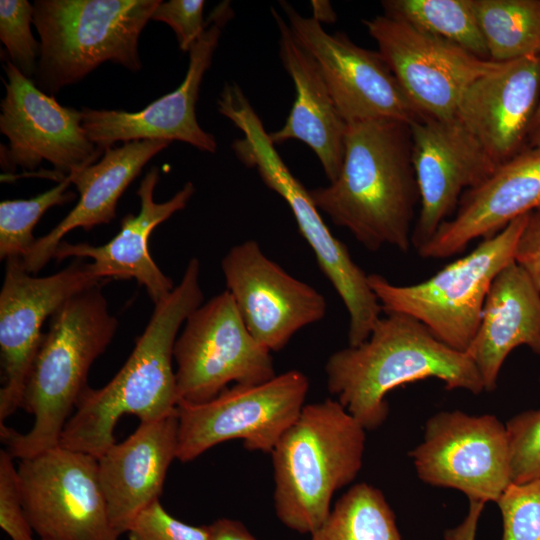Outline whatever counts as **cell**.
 <instances>
[{
  "label": "cell",
  "mask_w": 540,
  "mask_h": 540,
  "mask_svg": "<svg viewBox=\"0 0 540 540\" xmlns=\"http://www.w3.org/2000/svg\"><path fill=\"white\" fill-rule=\"evenodd\" d=\"M409 126L420 197L412 234V246L418 250L454 215L463 193L485 180L497 165L457 118L421 117Z\"/></svg>",
  "instance_id": "cell-19"
},
{
  "label": "cell",
  "mask_w": 540,
  "mask_h": 540,
  "mask_svg": "<svg viewBox=\"0 0 540 540\" xmlns=\"http://www.w3.org/2000/svg\"><path fill=\"white\" fill-rule=\"evenodd\" d=\"M221 268L245 326L270 352L327 313L325 297L268 258L255 240L231 247Z\"/></svg>",
  "instance_id": "cell-17"
},
{
  "label": "cell",
  "mask_w": 540,
  "mask_h": 540,
  "mask_svg": "<svg viewBox=\"0 0 540 540\" xmlns=\"http://www.w3.org/2000/svg\"><path fill=\"white\" fill-rule=\"evenodd\" d=\"M514 260L540 291V210L529 214L516 245Z\"/></svg>",
  "instance_id": "cell-37"
},
{
  "label": "cell",
  "mask_w": 540,
  "mask_h": 540,
  "mask_svg": "<svg viewBox=\"0 0 540 540\" xmlns=\"http://www.w3.org/2000/svg\"><path fill=\"white\" fill-rule=\"evenodd\" d=\"M164 140H135L108 148L100 161L68 177L79 192L76 206L50 232L38 238L21 261L30 274L38 273L52 258L63 237L76 228L84 230L110 223L118 200L146 163L167 148Z\"/></svg>",
  "instance_id": "cell-25"
},
{
  "label": "cell",
  "mask_w": 540,
  "mask_h": 540,
  "mask_svg": "<svg viewBox=\"0 0 540 540\" xmlns=\"http://www.w3.org/2000/svg\"><path fill=\"white\" fill-rule=\"evenodd\" d=\"M233 16L229 2L219 4L206 20V28L189 51L183 82L174 91L156 99L138 112L83 107L82 125L103 153L118 141H182L214 153L215 137L204 131L196 117V103L205 72L212 63L222 29Z\"/></svg>",
  "instance_id": "cell-18"
},
{
  "label": "cell",
  "mask_w": 540,
  "mask_h": 540,
  "mask_svg": "<svg viewBox=\"0 0 540 540\" xmlns=\"http://www.w3.org/2000/svg\"><path fill=\"white\" fill-rule=\"evenodd\" d=\"M160 179L159 168L153 166L141 180L137 190L140 210L137 215L127 214L121 220L119 232L106 244L62 241L54 255L57 261L69 257L89 258L92 273L100 280L135 279L144 286L154 304L166 298L175 288L173 281L154 262L149 251L153 230L173 214L183 210L195 192L192 182H187L169 200L154 201L153 194Z\"/></svg>",
  "instance_id": "cell-22"
},
{
  "label": "cell",
  "mask_w": 540,
  "mask_h": 540,
  "mask_svg": "<svg viewBox=\"0 0 540 540\" xmlns=\"http://www.w3.org/2000/svg\"><path fill=\"white\" fill-rule=\"evenodd\" d=\"M527 147L540 150V129L530 135Z\"/></svg>",
  "instance_id": "cell-41"
},
{
  "label": "cell",
  "mask_w": 540,
  "mask_h": 540,
  "mask_svg": "<svg viewBox=\"0 0 540 540\" xmlns=\"http://www.w3.org/2000/svg\"><path fill=\"white\" fill-rule=\"evenodd\" d=\"M309 386L304 373L289 370L261 384L226 388L204 403L179 401L177 459L190 462L230 440L271 453L300 415Z\"/></svg>",
  "instance_id": "cell-9"
},
{
  "label": "cell",
  "mask_w": 540,
  "mask_h": 540,
  "mask_svg": "<svg viewBox=\"0 0 540 540\" xmlns=\"http://www.w3.org/2000/svg\"><path fill=\"white\" fill-rule=\"evenodd\" d=\"M294 37L316 60L331 97L347 124L391 119L411 124L422 116L379 52L362 48L344 33H327L280 1Z\"/></svg>",
  "instance_id": "cell-16"
},
{
  "label": "cell",
  "mask_w": 540,
  "mask_h": 540,
  "mask_svg": "<svg viewBox=\"0 0 540 540\" xmlns=\"http://www.w3.org/2000/svg\"><path fill=\"white\" fill-rule=\"evenodd\" d=\"M496 504L502 518L501 540H540V477L511 482Z\"/></svg>",
  "instance_id": "cell-32"
},
{
  "label": "cell",
  "mask_w": 540,
  "mask_h": 540,
  "mask_svg": "<svg viewBox=\"0 0 540 540\" xmlns=\"http://www.w3.org/2000/svg\"><path fill=\"white\" fill-rule=\"evenodd\" d=\"M365 443L366 430L337 400L304 405L271 452L279 521L301 534L319 528L334 493L360 472Z\"/></svg>",
  "instance_id": "cell-5"
},
{
  "label": "cell",
  "mask_w": 540,
  "mask_h": 540,
  "mask_svg": "<svg viewBox=\"0 0 540 540\" xmlns=\"http://www.w3.org/2000/svg\"><path fill=\"white\" fill-rule=\"evenodd\" d=\"M523 345L540 356V291L513 260L493 280L478 330L466 351L484 391L496 389L506 358Z\"/></svg>",
  "instance_id": "cell-26"
},
{
  "label": "cell",
  "mask_w": 540,
  "mask_h": 540,
  "mask_svg": "<svg viewBox=\"0 0 540 540\" xmlns=\"http://www.w3.org/2000/svg\"><path fill=\"white\" fill-rule=\"evenodd\" d=\"M505 425L512 482L523 483L540 477V408L521 412Z\"/></svg>",
  "instance_id": "cell-33"
},
{
  "label": "cell",
  "mask_w": 540,
  "mask_h": 540,
  "mask_svg": "<svg viewBox=\"0 0 540 540\" xmlns=\"http://www.w3.org/2000/svg\"><path fill=\"white\" fill-rule=\"evenodd\" d=\"M33 4L26 0L0 1V39L9 60L24 76L35 77L41 54L40 42L31 31Z\"/></svg>",
  "instance_id": "cell-31"
},
{
  "label": "cell",
  "mask_w": 540,
  "mask_h": 540,
  "mask_svg": "<svg viewBox=\"0 0 540 540\" xmlns=\"http://www.w3.org/2000/svg\"><path fill=\"white\" fill-rule=\"evenodd\" d=\"M279 30V56L292 78L296 97L284 125L269 134L274 145L299 140L318 157L328 180L341 171L347 123L340 115L313 56L292 34L286 20L271 7Z\"/></svg>",
  "instance_id": "cell-24"
},
{
  "label": "cell",
  "mask_w": 540,
  "mask_h": 540,
  "mask_svg": "<svg viewBox=\"0 0 540 540\" xmlns=\"http://www.w3.org/2000/svg\"><path fill=\"white\" fill-rule=\"evenodd\" d=\"M103 281L81 259L45 277L31 276L21 259L5 261L0 291V424L22 405L26 382L44 336V321L68 299Z\"/></svg>",
  "instance_id": "cell-13"
},
{
  "label": "cell",
  "mask_w": 540,
  "mask_h": 540,
  "mask_svg": "<svg viewBox=\"0 0 540 540\" xmlns=\"http://www.w3.org/2000/svg\"><path fill=\"white\" fill-rule=\"evenodd\" d=\"M529 214L484 238L470 253L420 283L396 285L382 275L368 274L382 310L410 316L450 348L466 352L478 330L490 286L514 260Z\"/></svg>",
  "instance_id": "cell-8"
},
{
  "label": "cell",
  "mask_w": 540,
  "mask_h": 540,
  "mask_svg": "<svg viewBox=\"0 0 540 540\" xmlns=\"http://www.w3.org/2000/svg\"><path fill=\"white\" fill-rule=\"evenodd\" d=\"M127 533L129 540H209L208 526H193L176 519L159 499L136 516Z\"/></svg>",
  "instance_id": "cell-34"
},
{
  "label": "cell",
  "mask_w": 540,
  "mask_h": 540,
  "mask_svg": "<svg viewBox=\"0 0 540 540\" xmlns=\"http://www.w3.org/2000/svg\"><path fill=\"white\" fill-rule=\"evenodd\" d=\"M160 0H36V86L54 95L111 61L139 71V38Z\"/></svg>",
  "instance_id": "cell-7"
},
{
  "label": "cell",
  "mask_w": 540,
  "mask_h": 540,
  "mask_svg": "<svg viewBox=\"0 0 540 540\" xmlns=\"http://www.w3.org/2000/svg\"><path fill=\"white\" fill-rule=\"evenodd\" d=\"M117 328L118 320L110 313L100 285L71 297L50 317L21 405L33 415V426L22 434L0 424L1 439L14 458H29L59 445L87 387L89 369Z\"/></svg>",
  "instance_id": "cell-4"
},
{
  "label": "cell",
  "mask_w": 540,
  "mask_h": 540,
  "mask_svg": "<svg viewBox=\"0 0 540 540\" xmlns=\"http://www.w3.org/2000/svg\"><path fill=\"white\" fill-rule=\"evenodd\" d=\"M325 373L328 391L366 431L385 422L386 396L399 386L436 378L447 390L484 391L466 352L450 348L421 322L398 313L381 317L361 344L331 354Z\"/></svg>",
  "instance_id": "cell-3"
},
{
  "label": "cell",
  "mask_w": 540,
  "mask_h": 540,
  "mask_svg": "<svg viewBox=\"0 0 540 540\" xmlns=\"http://www.w3.org/2000/svg\"><path fill=\"white\" fill-rule=\"evenodd\" d=\"M217 105L220 114L243 133V137L232 144L237 158L244 165L255 168L265 185L288 204L320 270L344 303L349 316V346L361 344L369 337L383 311L369 285L368 274L355 263L346 245L331 233L309 190L283 162L240 86L225 84Z\"/></svg>",
  "instance_id": "cell-6"
},
{
  "label": "cell",
  "mask_w": 540,
  "mask_h": 540,
  "mask_svg": "<svg viewBox=\"0 0 540 540\" xmlns=\"http://www.w3.org/2000/svg\"><path fill=\"white\" fill-rule=\"evenodd\" d=\"M19 487L39 540H118L94 456L60 445L20 460Z\"/></svg>",
  "instance_id": "cell-11"
},
{
  "label": "cell",
  "mask_w": 540,
  "mask_h": 540,
  "mask_svg": "<svg viewBox=\"0 0 540 540\" xmlns=\"http://www.w3.org/2000/svg\"><path fill=\"white\" fill-rule=\"evenodd\" d=\"M540 210V150L526 147L466 190L454 215L417 251L447 258L477 238H488L513 220Z\"/></svg>",
  "instance_id": "cell-21"
},
{
  "label": "cell",
  "mask_w": 540,
  "mask_h": 540,
  "mask_svg": "<svg viewBox=\"0 0 540 540\" xmlns=\"http://www.w3.org/2000/svg\"><path fill=\"white\" fill-rule=\"evenodd\" d=\"M384 15L490 59L472 0H384Z\"/></svg>",
  "instance_id": "cell-28"
},
{
  "label": "cell",
  "mask_w": 540,
  "mask_h": 540,
  "mask_svg": "<svg viewBox=\"0 0 540 540\" xmlns=\"http://www.w3.org/2000/svg\"><path fill=\"white\" fill-rule=\"evenodd\" d=\"M200 261L191 258L180 283L155 304L151 318L117 374L103 387L82 392L61 434L59 445L99 458L115 442L114 429L126 414L141 422L177 409L179 396L172 368L178 332L203 303Z\"/></svg>",
  "instance_id": "cell-2"
},
{
  "label": "cell",
  "mask_w": 540,
  "mask_h": 540,
  "mask_svg": "<svg viewBox=\"0 0 540 540\" xmlns=\"http://www.w3.org/2000/svg\"><path fill=\"white\" fill-rule=\"evenodd\" d=\"M173 349L179 401L207 402L228 384L256 385L276 376L271 352L245 326L228 290L196 308Z\"/></svg>",
  "instance_id": "cell-10"
},
{
  "label": "cell",
  "mask_w": 540,
  "mask_h": 540,
  "mask_svg": "<svg viewBox=\"0 0 540 540\" xmlns=\"http://www.w3.org/2000/svg\"><path fill=\"white\" fill-rule=\"evenodd\" d=\"M3 69L7 81L0 104V131L9 144L1 145L2 169L34 170L46 160L67 177L96 163L103 152L88 138L82 111L59 104L10 61Z\"/></svg>",
  "instance_id": "cell-14"
},
{
  "label": "cell",
  "mask_w": 540,
  "mask_h": 540,
  "mask_svg": "<svg viewBox=\"0 0 540 540\" xmlns=\"http://www.w3.org/2000/svg\"><path fill=\"white\" fill-rule=\"evenodd\" d=\"M203 0L161 1L152 14L151 20L164 22L176 34L179 48L189 52L206 28L203 17Z\"/></svg>",
  "instance_id": "cell-36"
},
{
  "label": "cell",
  "mask_w": 540,
  "mask_h": 540,
  "mask_svg": "<svg viewBox=\"0 0 540 540\" xmlns=\"http://www.w3.org/2000/svg\"><path fill=\"white\" fill-rule=\"evenodd\" d=\"M539 129H540V102H539L537 111L535 113V116H534V119H533V122H532V125H531L530 135L533 134L534 132L538 131ZM530 135H529V137H530Z\"/></svg>",
  "instance_id": "cell-42"
},
{
  "label": "cell",
  "mask_w": 540,
  "mask_h": 540,
  "mask_svg": "<svg viewBox=\"0 0 540 540\" xmlns=\"http://www.w3.org/2000/svg\"><path fill=\"white\" fill-rule=\"evenodd\" d=\"M409 456L421 481L456 489L469 501L496 503L512 482L506 425L491 414H434Z\"/></svg>",
  "instance_id": "cell-12"
},
{
  "label": "cell",
  "mask_w": 540,
  "mask_h": 540,
  "mask_svg": "<svg viewBox=\"0 0 540 540\" xmlns=\"http://www.w3.org/2000/svg\"><path fill=\"white\" fill-rule=\"evenodd\" d=\"M71 184L67 176L55 187L29 199L4 200L0 203V258L23 259L37 239L33 229L53 206L63 205L75 199V193L67 191Z\"/></svg>",
  "instance_id": "cell-30"
},
{
  "label": "cell",
  "mask_w": 540,
  "mask_h": 540,
  "mask_svg": "<svg viewBox=\"0 0 540 540\" xmlns=\"http://www.w3.org/2000/svg\"><path fill=\"white\" fill-rule=\"evenodd\" d=\"M379 53L422 117L450 120L478 78L502 62L479 58L446 40L385 15L363 20Z\"/></svg>",
  "instance_id": "cell-15"
},
{
  "label": "cell",
  "mask_w": 540,
  "mask_h": 540,
  "mask_svg": "<svg viewBox=\"0 0 540 540\" xmlns=\"http://www.w3.org/2000/svg\"><path fill=\"white\" fill-rule=\"evenodd\" d=\"M178 412L141 422L126 440L98 460V477L110 523L120 536L136 516L159 499L166 474L177 459Z\"/></svg>",
  "instance_id": "cell-23"
},
{
  "label": "cell",
  "mask_w": 540,
  "mask_h": 540,
  "mask_svg": "<svg viewBox=\"0 0 540 540\" xmlns=\"http://www.w3.org/2000/svg\"><path fill=\"white\" fill-rule=\"evenodd\" d=\"M309 194L319 211L366 249L389 245L407 253L420 201L409 124L391 119L347 124L338 178Z\"/></svg>",
  "instance_id": "cell-1"
},
{
  "label": "cell",
  "mask_w": 540,
  "mask_h": 540,
  "mask_svg": "<svg viewBox=\"0 0 540 540\" xmlns=\"http://www.w3.org/2000/svg\"><path fill=\"white\" fill-rule=\"evenodd\" d=\"M540 102V56L502 62L465 91L456 117L497 165L527 147Z\"/></svg>",
  "instance_id": "cell-20"
},
{
  "label": "cell",
  "mask_w": 540,
  "mask_h": 540,
  "mask_svg": "<svg viewBox=\"0 0 540 540\" xmlns=\"http://www.w3.org/2000/svg\"><path fill=\"white\" fill-rule=\"evenodd\" d=\"M13 458L7 450L0 451V526L11 540H34Z\"/></svg>",
  "instance_id": "cell-35"
},
{
  "label": "cell",
  "mask_w": 540,
  "mask_h": 540,
  "mask_svg": "<svg viewBox=\"0 0 540 540\" xmlns=\"http://www.w3.org/2000/svg\"><path fill=\"white\" fill-rule=\"evenodd\" d=\"M490 60L540 56V0H472Z\"/></svg>",
  "instance_id": "cell-27"
},
{
  "label": "cell",
  "mask_w": 540,
  "mask_h": 540,
  "mask_svg": "<svg viewBox=\"0 0 540 540\" xmlns=\"http://www.w3.org/2000/svg\"><path fill=\"white\" fill-rule=\"evenodd\" d=\"M209 540H257L239 520L220 518L208 525Z\"/></svg>",
  "instance_id": "cell-39"
},
{
  "label": "cell",
  "mask_w": 540,
  "mask_h": 540,
  "mask_svg": "<svg viewBox=\"0 0 540 540\" xmlns=\"http://www.w3.org/2000/svg\"><path fill=\"white\" fill-rule=\"evenodd\" d=\"M310 540H403L395 514L383 492L361 482L332 507Z\"/></svg>",
  "instance_id": "cell-29"
},
{
  "label": "cell",
  "mask_w": 540,
  "mask_h": 540,
  "mask_svg": "<svg viewBox=\"0 0 540 540\" xmlns=\"http://www.w3.org/2000/svg\"><path fill=\"white\" fill-rule=\"evenodd\" d=\"M313 8V18L319 21L332 23L336 19L335 12L328 1H311Z\"/></svg>",
  "instance_id": "cell-40"
},
{
  "label": "cell",
  "mask_w": 540,
  "mask_h": 540,
  "mask_svg": "<svg viewBox=\"0 0 540 540\" xmlns=\"http://www.w3.org/2000/svg\"><path fill=\"white\" fill-rule=\"evenodd\" d=\"M484 503L469 501V508L463 521L455 527L446 529L444 540H476L478 523Z\"/></svg>",
  "instance_id": "cell-38"
}]
</instances>
